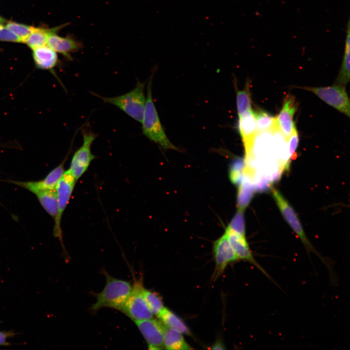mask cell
<instances>
[{"instance_id":"8","label":"cell","mask_w":350,"mask_h":350,"mask_svg":"<svg viewBox=\"0 0 350 350\" xmlns=\"http://www.w3.org/2000/svg\"><path fill=\"white\" fill-rule=\"evenodd\" d=\"M302 88L312 92L327 104L350 116V100L343 85Z\"/></svg>"},{"instance_id":"1","label":"cell","mask_w":350,"mask_h":350,"mask_svg":"<svg viewBox=\"0 0 350 350\" xmlns=\"http://www.w3.org/2000/svg\"><path fill=\"white\" fill-rule=\"evenodd\" d=\"M103 272L106 283L103 290L95 295L96 301L90 308L93 313L106 307L120 311L132 290L130 281L114 278L105 270Z\"/></svg>"},{"instance_id":"4","label":"cell","mask_w":350,"mask_h":350,"mask_svg":"<svg viewBox=\"0 0 350 350\" xmlns=\"http://www.w3.org/2000/svg\"><path fill=\"white\" fill-rule=\"evenodd\" d=\"M272 192L273 198L281 214L289 225L299 237L308 252H313L315 254L327 267L328 271L330 272H331L332 270L331 261L322 256L312 245L307 238L294 209L279 191L275 189H273Z\"/></svg>"},{"instance_id":"6","label":"cell","mask_w":350,"mask_h":350,"mask_svg":"<svg viewBox=\"0 0 350 350\" xmlns=\"http://www.w3.org/2000/svg\"><path fill=\"white\" fill-rule=\"evenodd\" d=\"M83 143L73 155L68 170L77 180L87 171L95 156L91 152V146L97 135L90 131H82Z\"/></svg>"},{"instance_id":"32","label":"cell","mask_w":350,"mask_h":350,"mask_svg":"<svg viewBox=\"0 0 350 350\" xmlns=\"http://www.w3.org/2000/svg\"><path fill=\"white\" fill-rule=\"evenodd\" d=\"M212 349H224L222 347V344L220 343H216L213 346Z\"/></svg>"},{"instance_id":"21","label":"cell","mask_w":350,"mask_h":350,"mask_svg":"<svg viewBox=\"0 0 350 350\" xmlns=\"http://www.w3.org/2000/svg\"><path fill=\"white\" fill-rule=\"evenodd\" d=\"M35 195L43 209L54 220L58 214V203L55 189L40 192Z\"/></svg>"},{"instance_id":"3","label":"cell","mask_w":350,"mask_h":350,"mask_svg":"<svg viewBox=\"0 0 350 350\" xmlns=\"http://www.w3.org/2000/svg\"><path fill=\"white\" fill-rule=\"evenodd\" d=\"M92 94L104 102L116 106L135 121L141 122L146 100L144 83L138 81L133 89L115 97H103L97 93Z\"/></svg>"},{"instance_id":"17","label":"cell","mask_w":350,"mask_h":350,"mask_svg":"<svg viewBox=\"0 0 350 350\" xmlns=\"http://www.w3.org/2000/svg\"><path fill=\"white\" fill-rule=\"evenodd\" d=\"M239 185L237 195L238 206L239 209L244 210L256 191L252 177L244 173L243 180Z\"/></svg>"},{"instance_id":"31","label":"cell","mask_w":350,"mask_h":350,"mask_svg":"<svg viewBox=\"0 0 350 350\" xmlns=\"http://www.w3.org/2000/svg\"><path fill=\"white\" fill-rule=\"evenodd\" d=\"M13 334L11 332L0 331V345H7V339Z\"/></svg>"},{"instance_id":"2","label":"cell","mask_w":350,"mask_h":350,"mask_svg":"<svg viewBox=\"0 0 350 350\" xmlns=\"http://www.w3.org/2000/svg\"><path fill=\"white\" fill-rule=\"evenodd\" d=\"M147 89L145 106L141 122L143 134L164 149H177L167 138L160 122L152 98L151 78Z\"/></svg>"},{"instance_id":"13","label":"cell","mask_w":350,"mask_h":350,"mask_svg":"<svg viewBox=\"0 0 350 350\" xmlns=\"http://www.w3.org/2000/svg\"><path fill=\"white\" fill-rule=\"evenodd\" d=\"M297 109L294 97L287 95L285 97L282 107L276 117L278 128L287 140L296 128L294 122V116Z\"/></svg>"},{"instance_id":"18","label":"cell","mask_w":350,"mask_h":350,"mask_svg":"<svg viewBox=\"0 0 350 350\" xmlns=\"http://www.w3.org/2000/svg\"><path fill=\"white\" fill-rule=\"evenodd\" d=\"M163 344L166 349L170 350H191L180 332L172 328L165 327Z\"/></svg>"},{"instance_id":"30","label":"cell","mask_w":350,"mask_h":350,"mask_svg":"<svg viewBox=\"0 0 350 350\" xmlns=\"http://www.w3.org/2000/svg\"><path fill=\"white\" fill-rule=\"evenodd\" d=\"M0 41L22 42L16 34L4 26L0 28Z\"/></svg>"},{"instance_id":"10","label":"cell","mask_w":350,"mask_h":350,"mask_svg":"<svg viewBox=\"0 0 350 350\" xmlns=\"http://www.w3.org/2000/svg\"><path fill=\"white\" fill-rule=\"evenodd\" d=\"M134 322L147 342L149 349L164 348L163 336L165 327L160 321L151 318Z\"/></svg>"},{"instance_id":"27","label":"cell","mask_w":350,"mask_h":350,"mask_svg":"<svg viewBox=\"0 0 350 350\" xmlns=\"http://www.w3.org/2000/svg\"><path fill=\"white\" fill-rule=\"evenodd\" d=\"M6 26L16 34L22 42L36 29L35 27L13 21H8Z\"/></svg>"},{"instance_id":"7","label":"cell","mask_w":350,"mask_h":350,"mask_svg":"<svg viewBox=\"0 0 350 350\" xmlns=\"http://www.w3.org/2000/svg\"><path fill=\"white\" fill-rule=\"evenodd\" d=\"M77 180L68 170L59 181L55 191L58 203V214L54 219L53 235L62 242L61 222L64 212L69 202Z\"/></svg>"},{"instance_id":"26","label":"cell","mask_w":350,"mask_h":350,"mask_svg":"<svg viewBox=\"0 0 350 350\" xmlns=\"http://www.w3.org/2000/svg\"><path fill=\"white\" fill-rule=\"evenodd\" d=\"M245 164V160L241 158L233 161L229 170V178L233 184L239 185L242 182Z\"/></svg>"},{"instance_id":"22","label":"cell","mask_w":350,"mask_h":350,"mask_svg":"<svg viewBox=\"0 0 350 350\" xmlns=\"http://www.w3.org/2000/svg\"><path fill=\"white\" fill-rule=\"evenodd\" d=\"M350 20L347 24L344 54L341 68L337 78V83L346 85L350 80Z\"/></svg>"},{"instance_id":"33","label":"cell","mask_w":350,"mask_h":350,"mask_svg":"<svg viewBox=\"0 0 350 350\" xmlns=\"http://www.w3.org/2000/svg\"><path fill=\"white\" fill-rule=\"evenodd\" d=\"M7 21L3 18L0 16V28L3 26Z\"/></svg>"},{"instance_id":"25","label":"cell","mask_w":350,"mask_h":350,"mask_svg":"<svg viewBox=\"0 0 350 350\" xmlns=\"http://www.w3.org/2000/svg\"><path fill=\"white\" fill-rule=\"evenodd\" d=\"M143 295L145 301L153 315H157L164 308L163 302L159 296L155 292L143 287Z\"/></svg>"},{"instance_id":"15","label":"cell","mask_w":350,"mask_h":350,"mask_svg":"<svg viewBox=\"0 0 350 350\" xmlns=\"http://www.w3.org/2000/svg\"><path fill=\"white\" fill-rule=\"evenodd\" d=\"M32 50L35 65L38 68L50 70L57 65L58 59L56 52L48 45Z\"/></svg>"},{"instance_id":"28","label":"cell","mask_w":350,"mask_h":350,"mask_svg":"<svg viewBox=\"0 0 350 350\" xmlns=\"http://www.w3.org/2000/svg\"><path fill=\"white\" fill-rule=\"evenodd\" d=\"M227 228L241 235L245 236V224L243 210L238 209Z\"/></svg>"},{"instance_id":"29","label":"cell","mask_w":350,"mask_h":350,"mask_svg":"<svg viewBox=\"0 0 350 350\" xmlns=\"http://www.w3.org/2000/svg\"><path fill=\"white\" fill-rule=\"evenodd\" d=\"M298 141V134L296 128L287 140L288 153L291 159H294L297 157L296 151Z\"/></svg>"},{"instance_id":"24","label":"cell","mask_w":350,"mask_h":350,"mask_svg":"<svg viewBox=\"0 0 350 350\" xmlns=\"http://www.w3.org/2000/svg\"><path fill=\"white\" fill-rule=\"evenodd\" d=\"M237 108L239 118L252 109L249 84L247 82L243 90H238L236 96Z\"/></svg>"},{"instance_id":"16","label":"cell","mask_w":350,"mask_h":350,"mask_svg":"<svg viewBox=\"0 0 350 350\" xmlns=\"http://www.w3.org/2000/svg\"><path fill=\"white\" fill-rule=\"evenodd\" d=\"M238 128L245 145L249 142L257 133L256 120L252 109L239 118Z\"/></svg>"},{"instance_id":"11","label":"cell","mask_w":350,"mask_h":350,"mask_svg":"<svg viewBox=\"0 0 350 350\" xmlns=\"http://www.w3.org/2000/svg\"><path fill=\"white\" fill-rule=\"evenodd\" d=\"M67 159V156L60 164L52 169L42 180L35 181H15L14 183L35 194L44 191L55 190L65 172L64 164Z\"/></svg>"},{"instance_id":"14","label":"cell","mask_w":350,"mask_h":350,"mask_svg":"<svg viewBox=\"0 0 350 350\" xmlns=\"http://www.w3.org/2000/svg\"><path fill=\"white\" fill-rule=\"evenodd\" d=\"M47 45L70 60L72 59L71 54L79 51L83 47L82 43L71 35L62 37L58 35L56 33H52L49 35Z\"/></svg>"},{"instance_id":"12","label":"cell","mask_w":350,"mask_h":350,"mask_svg":"<svg viewBox=\"0 0 350 350\" xmlns=\"http://www.w3.org/2000/svg\"><path fill=\"white\" fill-rule=\"evenodd\" d=\"M225 232L227 234L229 242L239 260L249 262L272 280L271 277L254 257L245 237L231 230L228 228H226Z\"/></svg>"},{"instance_id":"5","label":"cell","mask_w":350,"mask_h":350,"mask_svg":"<svg viewBox=\"0 0 350 350\" xmlns=\"http://www.w3.org/2000/svg\"><path fill=\"white\" fill-rule=\"evenodd\" d=\"M143 287L141 279L135 280L131 293L120 310L134 321L153 317L143 295Z\"/></svg>"},{"instance_id":"9","label":"cell","mask_w":350,"mask_h":350,"mask_svg":"<svg viewBox=\"0 0 350 350\" xmlns=\"http://www.w3.org/2000/svg\"><path fill=\"white\" fill-rule=\"evenodd\" d=\"M213 252L215 262L213 276L214 279L223 272L229 263L239 260L229 242L226 232L214 242Z\"/></svg>"},{"instance_id":"19","label":"cell","mask_w":350,"mask_h":350,"mask_svg":"<svg viewBox=\"0 0 350 350\" xmlns=\"http://www.w3.org/2000/svg\"><path fill=\"white\" fill-rule=\"evenodd\" d=\"M67 26V24L51 29L36 28L24 41L28 47L32 50L38 47L47 45V40L49 35L52 33H57L62 28Z\"/></svg>"},{"instance_id":"23","label":"cell","mask_w":350,"mask_h":350,"mask_svg":"<svg viewBox=\"0 0 350 350\" xmlns=\"http://www.w3.org/2000/svg\"><path fill=\"white\" fill-rule=\"evenodd\" d=\"M257 133L272 131L278 128L276 117L262 110L254 112Z\"/></svg>"},{"instance_id":"20","label":"cell","mask_w":350,"mask_h":350,"mask_svg":"<svg viewBox=\"0 0 350 350\" xmlns=\"http://www.w3.org/2000/svg\"><path fill=\"white\" fill-rule=\"evenodd\" d=\"M157 316L165 327L174 329L182 333L190 335V331L183 320L168 308L164 307Z\"/></svg>"}]
</instances>
